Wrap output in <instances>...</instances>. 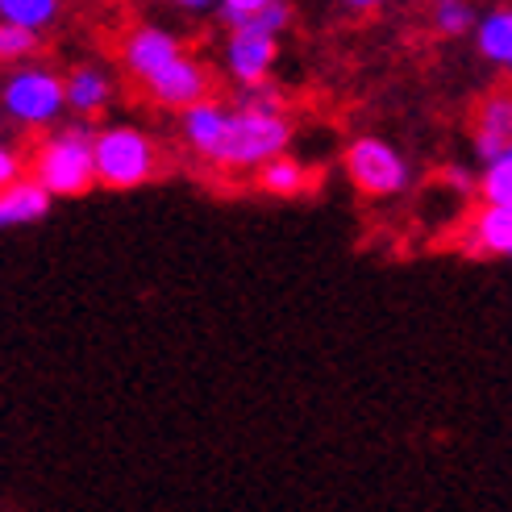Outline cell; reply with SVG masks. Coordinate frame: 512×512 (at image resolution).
Here are the masks:
<instances>
[{
	"label": "cell",
	"instance_id": "obj_18",
	"mask_svg": "<svg viewBox=\"0 0 512 512\" xmlns=\"http://www.w3.org/2000/svg\"><path fill=\"white\" fill-rule=\"evenodd\" d=\"M38 46H42V34L25 30V25H13V21H0V67L34 59Z\"/></svg>",
	"mask_w": 512,
	"mask_h": 512
},
{
	"label": "cell",
	"instance_id": "obj_16",
	"mask_svg": "<svg viewBox=\"0 0 512 512\" xmlns=\"http://www.w3.org/2000/svg\"><path fill=\"white\" fill-rule=\"evenodd\" d=\"M429 5H433V30L442 38H467L479 21L471 0H429Z\"/></svg>",
	"mask_w": 512,
	"mask_h": 512
},
{
	"label": "cell",
	"instance_id": "obj_1",
	"mask_svg": "<svg viewBox=\"0 0 512 512\" xmlns=\"http://www.w3.org/2000/svg\"><path fill=\"white\" fill-rule=\"evenodd\" d=\"M288 113H267L250 105H225L204 96L196 105L179 109V138L192 150V159L217 171H259L267 159L284 155L292 146Z\"/></svg>",
	"mask_w": 512,
	"mask_h": 512
},
{
	"label": "cell",
	"instance_id": "obj_21",
	"mask_svg": "<svg viewBox=\"0 0 512 512\" xmlns=\"http://www.w3.org/2000/svg\"><path fill=\"white\" fill-rule=\"evenodd\" d=\"M271 5V0H217V17L234 30V25H242V21H250L254 13H263Z\"/></svg>",
	"mask_w": 512,
	"mask_h": 512
},
{
	"label": "cell",
	"instance_id": "obj_23",
	"mask_svg": "<svg viewBox=\"0 0 512 512\" xmlns=\"http://www.w3.org/2000/svg\"><path fill=\"white\" fill-rule=\"evenodd\" d=\"M171 9H179V13H192V17H200V13H209V9H217V0H167Z\"/></svg>",
	"mask_w": 512,
	"mask_h": 512
},
{
	"label": "cell",
	"instance_id": "obj_11",
	"mask_svg": "<svg viewBox=\"0 0 512 512\" xmlns=\"http://www.w3.org/2000/svg\"><path fill=\"white\" fill-rule=\"evenodd\" d=\"M55 209V196H50L34 175H17L0 188V229H21V225H38Z\"/></svg>",
	"mask_w": 512,
	"mask_h": 512
},
{
	"label": "cell",
	"instance_id": "obj_7",
	"mask_svg": "<svg viewBox=\"0 0 512 512\" xmlns=\"http://www.w3.org/2000/svg\"><path fill=\"white\" fill-rule=\"evenodd\" d=\"M275 59H279V38L275 34H263V30H254V25H234V30H229V38H225V75L238 88L271 80Z\"/></svg>",
	"mask_w": 512,
	"mask_h": 512
},
{
	"label": "cell",
	"instance_id": "obj_9",
	"mask_svg": "<svg viewBox=\"0 0 512 512\" xmlns=\"http://www.w3.org/2000/svg\"><path fill=\"white\" fill-rule=\"evenodd\" d=\"M463 250L475 259H512V204L483 200L463 229Z\"/></svg>",
	"mask_w": 512,
	"mask_h": 512
},
{
	"label": "cell",
	"instance_id": "obj_14",
	"mask_svg": "<svg viewBox=\"0 0 512 512\" xmlns=\"http://www.w3.org/2000/svg\"><path fill=\"white\" fill-rule=\"evenodd\" d=\"M475 46H479V55L504 67L512 75V9H492V13H483L475 21Z\"/></svg>",
	"mask_w": 512,
	"mask_h": 512
},
{
	"label": "cell",
	"instance_id": "obj_17",
	"mask_svg": "<svg viewBox=\"0 0 512 512\" xmlns=\"http://www.w3.org/2000/svg\"><path fill=\"white\" fill-rule=\"evenodd\" d=\"M479 196L483 200H504L512 204V146H504L500 155L483 159V171H479Z\"/></svg>",
	"mask_w": 512,
	"mask_h": 512
},
{
	"label": "cell",
	"instance_id": "obj_3",
	"mask_svg": "<svg viewBox=\"0 0 512 512\" xmlns=\"http://www.w3.org/2000/svg\"><path fill=\"white\" fill-rule=\"evenodd\" d=\"M96 184L109 192H134L163 175V146L142 125H100L92 134Z\"/></svg>",
	"mask_w": 512,
	"mask_h": 512
},
{
	"label": "cell",
	"instance_id": "obj_15",
	"mask_svg": "<svg viewBox=\"0 0 512 512\" xmlns=\"http://www.w3.org/2000/svg\"><path fill=\"white\" fill-rule=\"evenodd\" d=\"M63 17V0H0V21L25 25L34 34H46Z\"/></svg>",
	"mask_w": 512,
	"mask_h": 512
},
{
	"label": "cell",
	"instance_id": "obj_12",
	"mask_svg": "<svg viewBox=\"0 0 512 512\" xmlns=\"http://www.w3.org/2000/svg\"><path fill=\"white\" fill-rule=\"evenodd\" d=\"M471 142L479 159H492L504 146H512V92H488L479 100L471 121Z\"/></svg>",
	"mask_w": 512,
	"mask_h": 512
},
{
	"label": "cell",
	"instance_id": "obj_4",
	"mask_svg": "<svg viewBox=\"0 0 512 512\" xmlns=\"http://www.w3.org/2000/svg\"><path fill=\"white\" fill-rule=\"evenodd\" d=\"M0 113L21 130H50L67 113V88L63 75L46 63H13L0 80Z\"/></svg>",
	"mask_w": 512,
	"mask_h": 512
},
{
	"label": "cell",
	"instance_id": "obj_5",
	"mask_svg": "<svg viewBox=\"0 0 512 512\" xmlns=\"http://www.w3.org/2000/svg\"><path fill=\"white\" fill-rule=\"evenodd\" d=\"M342 167L350 175V184L371 200H392V196L408 192V184H413V167H408V159L383 138H354L346 146V155H342Z\"/></svg>",
	"mask_w": 512,
	"mask_h": 512
},
{
	"label": "cell",
	"instance_id": "obj_8",
	"mask_svg": "<svg viewBox=\"0 0 512 512\" xmlns=\"http://www.w3.org/2000/svg\"><path fill=\"white\" fill-rule=\"evenodd\" d=\"M179 50H184V42H179V34H171L167 25L138 21V25H130V30H125V38H121V67L142 84L150 71H159L167 59L179 55Z\"/></svg>",
	"mask_w": 512,
	"mask_h": 512
},
{
	"label": "cell",
	"instance_id": "obj_6",
	"mask_svg": "<svg viewBox=\"0 0 512 512\" xmlns=\"http://www.w3.org/2000/svg\"><path fill=\"white\" fill-rule=\"evenodd\" d=\"M142 92L155 100L159 109H188L196 105V100H204L213 92V75L209 67H204L196 55H188V50H179L175 59H167L159 71H150L142 80Z\"/></svg>",
	"mask_w": 512,
	"mask_h": 512
},
{
	"label": "cell",
	"instance_id": "obj_20",
	"mask_svg": "<svg viewBox=\"0 0 512 512\" xmlns=\"http://www.w3.org/2000/svg\"><path fill=\"white\" fill-rule=\"evenodd\" d=\"M238 105L279 113V109H284V92H279L271 80H263V84H246V88H238Z\"/></svg>",
	"mask_w": 512,
	"mask_h": 512
},
{
	"label": "cell",
	"instance_id": "obj_24",
	"mask_svg": "<svg viewBox=\"0 0 512 512\" xmlns=\"http://www.w3.org/2000/svg\"><path fill=\"white\" fill-rule=\"evenodd\" d=\"M342 5H346L350 13H375V9L388 5V0H342Z\"/></svg>",
	"mask_w": 512,
	"mask_h": 512
},
{
	"label": "cell",
	"instance_id": "obj_13",
	"mask_svg": "<svg viewBox=\"0 0 512 512\" xmlns=\"http://www.w3.org/2000/svg\"><path fill=\"white\" fill-rule=\"evenodd\" d=\"M254 184H259V192H267V196L292 200V196H304V192H309V184H313V171L304 167L300 159H292L288 150H284V155L267 159L259 171H254Z\"/></svg>",
	"mask_w": 512,
	"mask_h": 512
},
{
	"label": "cell",
	"instance_id": "obj_10",
	"mask_svg": "<svg viewBox=\"0 0 512 512\" xmlns=\"http://www.w3.org/2000/svg\"><path fill=\"white\" fill-rule=\"evenodd\" d=\"M63 88H67V109L75 117H96L113 105L117 84H113V71L100 67V63H80L63 75Z\"/></svg>",
	"mask_w": 512,
	"mask_h": 512
},
{
	"label": "cell",
	"instance_id": "obj_19",
	"mask_svg": "<svg viewBox=\"0 0 512 512\" xmlns=\"http://www.w3.org/2000/svg\"><path fill=\"white\" fill-rule=\"evenodd\" d=\"M242 25H254V30H263V34L284 38V34H288V25H292V5H288V0H271L263 13H254V17L242 21Z\"/></svg>",
	"mask_w": 512,
	"mask_h": 512
},
{
	"label": "cell",
	"instance_id": "obj_22",
	"mask_svg": "<svg viewBox=\"0 0 512 512\" xmlns=\"http://www.w3.org/2000/svg\"><path fill=\"white\" fill-rule=\"evenodd\" d=\"M17 175H25V159L17 155L13 146H5V142H0V188H5L9 179H17Z\"/></svg>",
	"mask_w": 512,
	"mask_h": 512
},
{
	"label": "cell",
	"instance_id": "obj_2",
	"mask_svg": "<svg viewBox=\"0 0 512 512\" xmlns=\"http://www.w3.org/2000/svg\"><path fill=\"white\" fill-rule=\"evenodd\" d=\"M92 125L88 117L59 125L50 130L38 150L30 155V175L55 196V200H71V196H88L96 188V163H92Z\"/></svg>",
	"mask_w": 512,
	"mask_h": 512
}]
</instances>
